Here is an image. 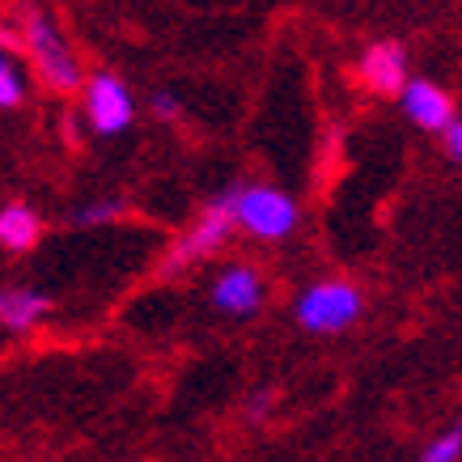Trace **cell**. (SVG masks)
Here are the masks:
<instances>
[{"mask_svg":"<svg viewBox=\"0 0 462 462\" xmlns=\"http://www.w3.org/2000/svg\"><path fill=\"white\" fill-rule=\"evenodd\" d=\"M356 314H361V293L344 281L310 284L306 293L297 297V322L314 336H336V331L356 322Z\"/></svg>","mask_w":462,"mask_h":462,"instance_id":"1","label":"cell"},{"mask_svg":"<svg viewBox=\"0 0 462 462\" xmlns=\"http://www.w3.org/2000/svg\"><path fill=\"white\" fill-rule=\"evenodd\" d=\"M22 26H26V47L34 51V64H39V72L47 81L56 85V89L81 85V69H77L72 51L64 47V39H60V30L51 17L42 14V9H26Z\"/></svg>","mask_w":462,"mask_h":462,"instance_id":"2","label":"cell"},{"mask_svg":"<svg viewBox=\"0 0 462 462\" xmlns=\"http://www.w3.org/2000/svg\"><path fill=\"white\" fill-rule=\"evenodd\" d=\"M234 217L242 229H251L254 238H284L297 225L293 199L276 187H242L234 191Z\"/></svg>","mask_w":462,"mask_h":462,"instance_id":"3","label":"cell"},{"mask_svg":"<svg viewBox=\"0 0 462 462\" xmlns=\"http://www.w3.org/2000/svg\"><path fill=\"white\" fill-rule=\"evenodd\" d=\"M85 115H89V127L102 132V136H115V132H124L132 124V94H127V85L111 72H94L89 85H85Z\"/></svg>","mask_w":462,"mask_h":462,"instance_id":"4","label":"cell"},{"mask_svg":"<svg viewBox=\"0 0 462 462\" xmlns=\"http://www.w3.org/2000/svg\"><path fill=\"white\" fill-rule=\"evenodd\" d=\"M234 225H238V217H234V191H225L221 199H212V204H208V212L199 217L196 229H191V234L174 246L166 272H174L179 263H191V259H199V254L217 251V246L229 238V229H234Z\"/></svg>","mask_w":462,"mask_h":462,"instance_id":"5","label":"cell"},{"mask_svg":"<svg viewBox=\"0 0 462 462\" xmlns=\"http://www.w3.org/2000/svg\"><path fill=\"white\" fill-rule=\"evenodd\" d=\"M403 111L411 115V124H420L424 132H446L449 119H454V102H449V94L437 89L433 81H407Z\"/></svg>","mask_w":462,"mask_h":462,"instance_id":"6","label":"cell"},{"mask_svg":"<svg viewBox=\"0 0 462 462\" xmlns=\"http://www.w3.org/2000/svg\"><path fill=\"white\" fill-rule=\"evenodd\" d=\"M259 301H263V284H259L254 267H229L212 284V306L225 314H251L259 310Z\"/></svg>","mask_w":462,"mask_h":462,"instance_id":"7","label":"cell"},{"mask_svg":"<svg viewBox=\"0 0 462 462\" xmlns=\"http://www.w3.org/2000/svg\"><path fill=\"white\" fill-rule=\"evenodd\" d=\"M361 77L369 89L378 94H394L407 85V51L399 42H374L361 60Z\"/></svg>","mask_w":462,"mask_h":462,"instance_id":"8","label":"cell"},{"mask_svg":"<svg viewBox=\"0 0 462 462\" xmlns=\"http://www.w3.org/2000/svg\"><path fill=\"white\" fill-rule=\"evenodd\" d=\"M47 310H51V301H47V293H39V289H9V293L0 297V322H5L9 331L34 327Z\"/></svg>","mask_w":462,"mask_h":462,"instance_id":"9","label":"cell"},{"mask_svg":"<svg viewBox=\"0 0 462 462\" xmlns=\"http://www.w3.org/2000/svg\"><path fill=\"white\" fill-rule=\"evenodd\" d=\"M39 234H42V225L26 204H5V212H0V242L9 251H30L39 242Z\"/></svg>","mask_w":462,"mask_h":462,"instance_id":"10","label":"cell"},{"mask_svg":"<svg viewBox=\"0 0 462 462\" xmlns=\"http://www.w3.org/2000/svg\"><path fill=\"white\" fill-rule=\"evenodd\" d=\"M22 98H26V81H22V69H17L14 60L5 56V60H0V106H5V111H14Z\"/></svg>","mask_w":462,"mask_h":462,"instance_id":"11","label":"cell"},{"mask_svg":"<svg viewBox=\"0 0 462 462\" xmlns=\"http://www.w3.org/2000/svg\"><path fill=\"white\" fill-rule=\"evenodd\" d=\"M420 458L424 462H454V458H462V429H449L446 437H437Z\"/></svg>","mask_w":462,"mask_h":462,"instance_id":"12","label":"cell"},{"mask_svg":"<svg viewBox=\"0 0 462 462\" xmlns=\"http://www.w3.org/2000/svg\"><path fill=\"white\" fill-rule=\"evenodd\" d=\"M441 136H446V153L462 162V119H449V127L441 132Z\"/></svg>","mask_w":462,"mask_h":462,"instance_id":"13","label":"cell"},{"mask_svg":"<svg viewBox=\"0 0 462 462\" xmlns=\"http://www.w3.org/2000/svg\"><path fill=\"white\" fill-rule=\"evenodd\" d=\"M111 212H115V204H94V208L77 212V217H72V221H77V225H98V221H106V217H111Z\"/></svg>","mask_w":462,"mask_h":462,"instance_id":"14","label":"cell"},{"mask_svg":"<svg viewBox=\"0 0 462 462\" xmlns=\"http://www.w3.org/2000/svg\"><path fill=\"white\" fill-rule=\"evenodd\" d=\"M153 111L162 115V119H174V115L182 111V102L174 98V94H153Z\"/></svg>","mask_w":462,"mask_h":462,"instance_id":"15","label":"cell"}]
</instances>
